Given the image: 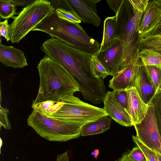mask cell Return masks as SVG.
Wrapping results in <instances>:
<instances>
[{
    "instance_id": "6",
    "label": "cell",
    "mask_w": 161,
    "mask_h": 161,
    "mask_svg": "<svg viewBox=\"0 0 161 161\" xmlns=\"http://www.w3.org/2000/svg\"><path fill=\"white\" fill-rule=\"evenodd\" d=\"M48 0H35L14 17L10 25V41L18 43L42 20L54 11Z\"/></svg>"
},
{
    "instance_id": "16",
    "label": "cell",
    "mask_w": 161,
    "mask_h": 161,
    "mask_svg": "<svg viewBox=\"0 0 161 161\" xmlns=\"http://www.w3.org/2000/svg\"><path fill=\"white\" fill-rule=\"evenodd\" d=\"M0 61L7 67L23 68L27 65L24 52L14 46L0 45Z\"/></svg>"
},
{
    "instance_id": "19",
    "label": "cell",
    "mask_w": 161,
    "mask_h": 161,
    "mask_svg": "<svg viewBox=\"0 0 161 161\" xmlns=\"http://www.w3.org/2000/svg\"><path fill=\"white\" fill-rule=\"evenodd\" d=\"M138 57L144 65H161V50L140 49Z\"/></svg>"
},
{
    "instance_id": "33",
    "label": "cell",
    "mask_w": 161,
    "mask_h": 161,
    "mask_svg": "<svg viewBox=\"0 0 161 161\" xmlns=\"http://www.w3.org/2000/svg\"><path fill=\"white\" fill-rule=\"evenodd\" d=\"M123 0H107V3L116 14L118 12Z\"/></svg>"
},
{
    "instance_id": "4",
    "label": "cell",
    "mask_w": 161,
    "mask_h": 161,
    "mask_svg": "<svg viewBox=\"0 0 161 161\" xmlns=\"http://www.w3.org/2000/svg\"><path fill=\"white\" fill-rule=\"evenodd\" d=\"M143 13L134 9L129 0H123L116 14V38L121 42L123 48L122 61L118 72L132 64L138 58L137 29Z\"/></svg>"
},
{
    "instance_id": "1",
    "label": "cell",
    "mask_w": 161,
    "mask_h": 161,
    "mask_svg": "<svg viewBox=\"0 0 161 161\" xmlns=\"http://www.w3.org/2000/svg\"><path fill=\"white\" fill-rule=\"evenodd\" d=\"M41 49L69 73L86 100L95 104L101 103L107 92L103 80L93 75L90 64L92 55L53 37L45 41Z\"/></svg>"
},
{
    "instance_id": "32",
    "label": "cell",
    "mask_w": 161,
    "mask_h": 161,
    "mask_svg": "<svg viewBox=\"0 0 161 161\" xmlns=\"http://www.w3.org/2000/svg\"><path fill=\"white\" fill-rule=\"evenodd\" d=\"M133 8L136 11L144 13L149 0H129Z\"/></svg>"
},
{
    "instance_id": "30",
    "label": "cell",
    "mask_w": 161,
    "mask_h": 161,
    "mask_svg": "<svg viewBox=\"0 0 161 161\" xmlns=\"http://www.w3.org/2000/svg\"><path fill=\"white\" fill-rule=\"evenodd\" d=\"M115 96L121 105L126 110L128 103V97L126 90L113 91Z\"/></svg>"
},
{
    "instance_id": "37",
    "label": "cell",
    "mask_w": 161,
    "mask_h": 161,
    "mask_svg": "<svg viewBox=\"0 0 161 161\" xmlns=\"http://www.w3.org/2000/svg\"><path fill=\"white\" fill-rule=\"evenodd\" d=\"M155 115L156 118L158 129L161 137V119L157 115L155 114Z\"/></svg>"
},
{
    "instance_id": "24",
    "label": "cell",
    "mask_w": 161,
    "mask_h": 161,
    "mask_svg": "<svg viewBox=\"0 0 161 161\" xmlns=\"http://www.w3.org/2000/svg\"><path fill=\"white\" fill-rule=\"evenodd\" d=\"M16 7L10 0H0L1 19H7L16 14Z\"/></svg>"
},
{
    "instance_id": "26",
    "label": "cell",
    "mask_w": 161,
    "mask_h": 161,
    "mask_svg": "<svg viewBox=\"0 0 161 161\" xmlns=\"http://www.w3.org/2000/svg\"><path fill=\"white\" fill-rule=\"evenodd\" d=\"M54 10L58 16L62 19L74 23L79 24L81 22V20L75 11L60 8H57Z\"/></svg>"
},
{
    "instance_id": "35",
    "label": "cell",
    "mask_w": 161,
    "mask_h": 161,
    "mask_svg": "<svg viewBox=\"0 0 161 161\" xmlns=\"http://www.w3.org/2000/svg\"><path fill=\"white\" fill-rule=\"evenodd\" d=\"M56 161H69L68 151L58 155Z\"/></svg>"
},
{
    "instance_id": "39",
    "label": "cell",
    "mask_w": 161,
    "mask_h": 161,
    "mask_svg": "<svg viewBox=\"0 0 161 161\" xmlns=\"http://www.w3.org/2000/svg\"><path fill=\"white\" fill-rule=\"evenodd\" d=\"M0 152H1V147H2V146L3 145V142L2 140V138H1V137H0Z\"/></svg>"
},
{
    "instance_id": "34",
    "label": "cell",
    "mask_w": 161,
    "mask_h": 161,
    "mask_svg": "<svg viewBox=\"0 0 161 161\" xmlns=\"http://www.w3.org/2000/svg\"><path fill=\"white\" fill-rule=\"evenodd\" d=\"M35 0H10L16 7L17 6H27L35 1Z\"/></svg>"
},
{
    "instance_id": "36",
    "label": "cell",
    "mask_w": 161,
    "mask_h": 161,
    "mask_svg": "<svg viewBox=\"0 0 161 161\" xmlns=\"http://www.w3.org/2000/svg\"><path fill=\"white\" fill-rule=\"evenodd\" d=\"M119 161H133L128 157V152L124 153L121 158L119 159Z\"/></svg>"
},
{
    "instance_id": "23",
    "label": "cell",
    "mask_w": 161,
    "mask_h": 161,
    "mask_svg": "<svg viewBox=\"0 0 161 161\" xmlns=\"http://www.w3.org/2000/svg\"><path fill=\"white\" fill-rule=\"evenodd\" d=\"M133 142L142 150L148 161H161V155L153 151L142 142L136 136H133Z\"/></svg>"
},
{
    "instance_id": "20",
    "label": "cell",
    "mask_w": 161,
    "mask_h": 161,
    "mask_svg": "<svg viewBox=\"0 0 161 161\" xmlns=\"http://www.w3.org/2000/svg\"><path fill=\"white\" fill-rule=\"evenodd\" d=\"M62 105V102L48 100L32 105L33 110L42 115L48 117L53 118V114L57 111Z\"/></svg>"
},
{
    "instance_id": "8",
    "label": "cell",
    "mask_w": 161,
    "mask_h": 161,
    "mask_svg": "<svg viewBox=\"0 0 161 161\" xmlns=\"http://www.w3.org/2000/svg\"><path fill=\"white\" fill-rule=\"evenodd\" d=\"M145 118L139 124L133 125L136 136L144 145L161 155V137L153 106L148 105Z\"/></svg>"
},
{
    "instance_id": "11",
    "label": "cell",
    "mask_w": 161,
    "mask_h": 161,
    "mask_svg": "<svg viewBox=\"0 0 161 161\" xmlns=\"http://www.w3.org/2000/svg\"><path fill=\"white\" fill-rule=\"evenodd\" d=\"M140 61L138 57L132 64L115 74L109 81V87L114 91L126 90L134 87Z\"/></svg>"
},
{
    "instance_id": "2",
    "label": "cell",
    "mask_w": 161,
    "mask_h": 161,
    "mask_svg": "<svg viewBox=\"0 0 161 161\" xmlns=\"http://www.w3.org/2000/svg\"><path fill=\"white\" fill-rule=\"evenodd\" d=\"M39 90L32 105L48 100L60 101L65 97L80 92L79 86L69 73L45 55L38 64Z\"/></svg>"
},
{
    "instance_id": "38",
    "label": "cell",
    "mask_w": 161,
    "mask_h": 161,
    "mask_svg": "<svg viewBox=\"0 0 161 161\" xmlns=\"http://www.w3.org/2000/svg\"><path fill=\"white\" fill-rule=\"evenodd\" d=\"M99 153L98 149H96L91 154L92 155L94 156L95 158H97L99 154Z\"/></svg>"
},
{
    "instance_id": "5",
    "label": "cell",
    "mask_w": 161,
    "mask_h": 161,
    "mask_svg": "<svg viewBox=\"0 0 161 161\" xmlns=\"http://www.w3.org/2000/svg\"><path fill=\"white\" fill-rule=\"evenodd\" d=\"M28 125L50 142H64L79 137L85 122L62 120L43 115L33 110L27 119Z\"/></svg>"
},
{
    "instance_id": "14",
    "label": "cell",
    "mask_w": 161,
    "mask_h": 161,
    "mask_svg": "<svg viewBox=\"0 0 161 161\" xmlns=\"http://www.w3.org/2000/svg\"><path fill=\"white\" fill-rule=\"evenodd\" d=\"M134 87L136 88L142 101L148 105L157 91L152 82L145 66L142 64L141 60Z\"/></svg>"
},
{
    "instance_id": "28",
    "label": "cell",
    "mask_w": 161,
    "mask_h": 161,
    "mask_svg": "<svg viewBox=\"0 0 161 161\" xmlns=\"http://www.w3.org/2000/svg\"><path fill=\"white\" fill-rule=\"evenodd\" d=\"M150 104L153 106L155 114L161 119V90H158Z\"/></svg>"
},
{
    "instance_id": "21",
    "label": "cell",
    "mask_w": 161,
    "mask_h": 161,
    "mask_svg": "<svg viewBox=\"0 0 161 161\" xmlns=\"http://www.w3.org/2000/svg\"><path fill=\"white\" fill-rule=\"evenodd\" d=\"M138 47L142 48L161 50V35L145 37L139 40Z\"/></svg>"
},
{
    "instance_id": "17",
    "label": "cell",
    "mask_w": 161,
    "mask_h": 161,
    "mask_svg": "<svg viewBox=\"0 0 161 161\" xmlns=\"http://www.w3.org/2000/svg\"><path fill=\"white\" fill-rule=\"evenodd\" d=\"M112 119L105 116L86 124L82 127L80 135L85 136L102 133L110 129Z\"/></svg>"
},
{
    "instance_id": "7",
    "label": "cell",
    "mask_w": 161,
    "mask_h": 161,
    "mask_svg": "<svg viewBox=\"0 0 161 161\" xmlns=\"http://www.w3.org/2000/svg\"><path fill=\"white\" fill-rule=\"evenodd\" d=\"M60 101L62 105L53 114V118L64 121L88 123L108 116L103 108L85 103L73 94L65 97Z\"/></svg>"
},
{
    "instance_id": "12",
    "label": "cell",
    "mask_w": 161,
    "mask_h": 161,
    "mask_svg": "<svg viewBox=\"0 0 161 161\" xmlns=\"http://www.w3.org/2000/svg\"><path fill=\"white\" fill-rule=\"evenodd\" d=\"M103 102L104 109L112 119L124 126L133 125L130 115L119 102L113 91H107Z\"/></svg>"
},
{
    "instance_id": "15",
    "label": "cell",
    "mask_w": 161,
    "mask_h": 161,
    "mask_svg": "<svg viewBox=\"0 0 161 161\" xmlns=\"http://www.w3.org/2000/svg\"><path fill=\"white\" fill-rule=\"evenodd\" d=\"M126 90L128 97V105L126 110L130 115L133 125L140 123L145 118L149 105L142 101L135 87Z\"/></svg>"
},
{
    "instance_id": "40",
    "label": "cell",
    "mask_w": 161,
    "mask_h": 161,
    "mask_svg": "<svg viewBox=\"0 0 161 161\" xmlns=\"http://www.w3.org/2000/svg\"><path fill=\"white\" fill-rule=\"evenodd\" d=\"M159 67H160V69L161 74V65L159 66ZM158 89H159L161 90V83H160V85L159 86V87Z\"/></svg>"
},
{
    "instance_id": "22",
    "label": "cell",
    "mask_w": 161,
    "mask_h": 161,
    "mask_svg": "<svg viewBox=\"0 0 161 161\" xmlns=\"http://www.w3.org/2000/svg\"><path fill=\"white\" fill-rule=\"evenodd\" d=\"M90 64L93 75L96 78L104 80L109 75L108 72L95 54L92 55Z\"/></svg>"
},
{
    "instance_id": "3",
    "label": "cell",
    "mask_w": 161,
    "mask_h": 161,
    "mask_svg": "<svg viewBox=\"0 0 161 161\" xmlns=\"http://www.w3.org/2000/svg\"><path fill=\"white\" fill-rule=\"evenodd\" d=\"M32 31H42L59 39L87 54L93 55L100 51L101 44L91 38L78 23L59 18L55 10L38 24Z\"/></svg>"
},
{
    "instance_id": "31",
    "label": "cell",
    "mask_w": 161,
    "mask_h": 161,
    "mask_svg": "<svg viewBox=\"0 0 161 161\" xmlns=\"http://www.w3.org/2000/svg\"><path fill=\"white\" fill-rule=\"evenodd\" d=\"M0 36H3L7 42L10 41L11 31L10 25L8 23V19L0 22Z\"/></svg>"
},
{
    "instance_id": "10",
    "label": "cell",
    "mask_w": 161,
    "mask_h": 161,
    "mask_svg": "<svg viewBox=\"0 0 161 161\" xmlns=\"http://www.w3.org/2000/svg\"><path fill=\"white\" fill-rule=\"evenodd\" d=\"M109 73L113 76L118 71L123 57V48L121 42L115 39L113 42L106 49L95 54Z\"/></svg>"
},
{
    "instance_id": "29",
    "label": "cell",
    "mask_w": 161,
    "mask_h": 161,
    "mask_svg": "<svg viewBox=\"0 0 161 161\" xmlns=\"http://www.w3.org/2000/svg\"><path fill=\"white\" fill-rule=\"evenodd\" d=\"M129 158L133 161H148L141 149L135 147L128 152Z\"/></svg>"
},
{
    "instance_id": "41",
    "label": "cell",
    "mask_w": 161,
    "mask_h": 161,
    "mask_svg": "<svg viewBox=\"0 0 161 161\" xmlns=\"http://www.w3.org/2000/svg\"><path fill=\"white\" fill-rule=\"evenodd\" d=\"M115 161H117V160H116Z\"/></svg>"
},
{
    "instance_id": "18",
    "label": "cell",
    "mask_w": 161,
    "mask_h": 161,
    "mask_svg": "<svg viewBox=\"0 0 161 161\" xmlns=\"http://www.w3.org/2000/svg\"><path fill=\"white\" fill-rule=\"evenodd\" d=\"M116 36V16L108 17L104 21L103 37L100 51L106 49L111 45Z\"/></svg>"
},
{
    "instance_id": "25",
    "label": "cell",
    "mask_w": 161,
    "mask_h": 161,
    "mask_svg": "<svg viewBox=\"0 0 161 161\" xmlns=\"http://www.w3.org/2000/svg\"><path fill=\"white\" fill-rule=\"evenodd\" d=\"M144 66L152 82L158 90L161 82V74L159 66Z\"/></svg>"
},
{
    "instance_id": "9",
    "label": "cell",
    "mask_w": 161,
    "mask_h": 161,
    "mask_svg": "<svg viewBox=\"0 0 161 161\" xmlns=\"http://www.w3.org/2000/svg\"><path fill=\"white\" fill-rule=\"evenodd\" d=\"M137 31L139 39L161 35V0H149Z\"/></svg>"
},
{
    "instance_id": "27",
    "label": "cell",
    "mask_w": 161,
    "mask_h": 161,
    "mask_svg": "<svg viewBox=\"0 0 161 161\" xmlns=\"http://www.w3.org/2000/svg\"><path fill=\"white\" fill-rule=\"evenodd\" d=\"M9 111L6 108L0 105V127L2 126L7 130H10L11 128V123L8 118Z\"/></svg>"
},
{
    "instance_id": "13",
    "label": "cell",
    "mask_w": 161,
    "mask_h": 161,
    "mask_svg": "<svg viewBox=\"0 0 161 161\" xmlns=\"http://www.w3.org/2000/svg\"><path fill=\"white\" fill-rule=\"evenodd\" d=\"M77 14L83 22L99 26L101 19L96 9L97 3L101 0H68Z\"/></svg>"
}]
</instances>
